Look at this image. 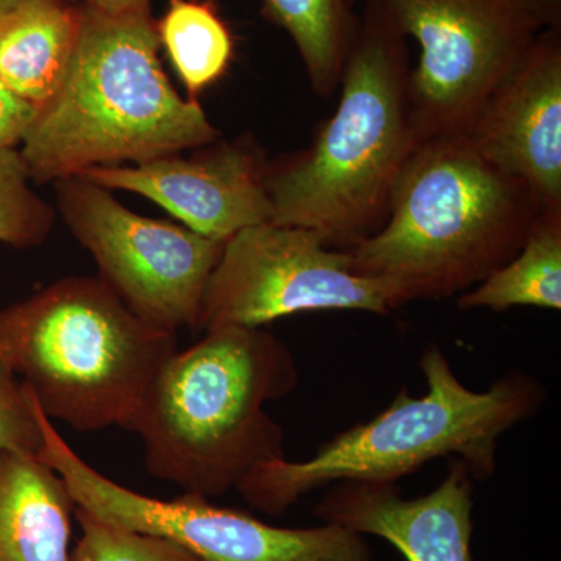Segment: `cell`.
<instances>
[{
  "label": "cell",
  "instance_id": "cell-1",
  "mask_svg": "<svg viewBox=\"0 0 561 561\" xmlns=\"http://www.w3.org/2000/svg\"><path fill=\"white\" fill-rule=\"evenodd\" d=\"M408 38L375 2L362 3L341 101L311 146L267 164L268 224L317 232L350 250L381 230L421 146L412 117Z\"/></svg>",
  "mask_w": 561,
  "mask_h": 561
},
{
  "label": "cell",
  "instance_id": "cell-2",
  "mask_svg": "<svg viewBox=\"0 0 561 561\" xmlns=\"http://www.w3.org/2000/svg\"><path fill=\"white\" fill-rule=\"evenodd\" d=\"M297 383L294 354L272 332L217 328L162 365L125 430L142 440L150 476L183 493L224 496L286 459L283 427L265 404Z\"/></svg>",
  "mask_w": 561,
  "mask_h": 561
},
{
  "label": "cell",
  "instance_id": "cell-3",
  "mask_svg": "<svg viewBox=\"0 0 561 561\" xmlns=\"http://www.w3.org/2000/svg\"><path fill=\"white\" fill-rule=\"evenodd\" d=\"M80 14L65 79L20 146L33 183L217 142L201 103L181 98L165 76L150 10L105 14L80 5Z\"/></svg>",
  "mask_w": 561,
  "mask_h": 561
},
{
  "label": "cell",
  "instance_id": "cell-4",
  "mask_svg": "<svg viewBox=\"0 0 561 561\" xmlns=\"http://www.w3.org/2000/svg\"><path fill=\"white\" fill-rule=\"evenodd\" d=\"M542 210L465 136L431 139L402 171L381 230L345 251L354 272L386 279L402 306L446 300L513 260Z\"/></svg>",
  "mask_w": 561,
  "mask_h": 561
},
{
  "label": "cell",
  "instance_id": "cell-5",
  "mask_svg": "<svg viewBox=\"0 0 561 561\" xmlns=\"http://www.w3.org/2000/svg\"><path fill=\"white\" fill-rule=\"evenodd\" d=\"M420 368L423 397L402 387L375 419L335 435L309 459L262 465L238 493L254 511L280 516L312 491L339 482L397 483L437 459H459L476 481L490 479L502 435L541 411L545 387L511 371L486 390H471L437 346L424 351Z\"/></svg>",
  "mask_w": 561,
  "mask_h": 561
},
{
  "label": "cell",
  "instance_id": "cell-6",
  "mask_svg": "<svg viewBox=\"0 0 561 561\" xmlns=\"http://www.w3.org/2000/svg\"><path fill=\"white\" fill-rule=\"evenodd\" d=\"M0 351L50 421L125 430L179 334L133 312L99 276H69L0 311Z\"/></svg>",
  "mask_w": 561,
  "mask_h": 561
},
{
  "label": "cell",
  "instance_id": "cell-7",
  "mask_svg": "<svg viewBox=\"0 0 561 561\" xmlns=\"http://www.w3.org/2000/svg\"><path fill=\"white\" fill-rule=\"evenodd\" d=\"M38 416L43 432L39 459L61 476L77 507L102 522L168 538L202 561L375 560L364 535L335 524L287 529L243 511L210 504L209 497L197 493H183L171 501L144 496L94 470L41 409Z\"/></svg>",
  "mask_w": 561,
  "mask_h": 561
},
{
  "label": "cell",
  "instance_id": "cell-8",
  "mask_svg": "<svg viewBox=\"0 0 561 561\" xmlns=\"http://www.w3.org/2000/svg\"><path fill=\"white\" fill-rule=\"evenodd\" d=\"M375 2L420 46L411 72L420 142L465 136L497 84L545 25L524 0H348Z\"/></svg>",
  "mask_w": 561,
  "mask_h": 561
},
{
  "label": "cell",
  "instance_id": "cell-9",
  "mask_svg": "<svg viewBox=\"0 0 561 561\" xmlns=\"http://www.w3.org/2000/svg\"><path fill=\"white\" fill-rule=\"evenodd\" d=\"M386 279L351 268L348 251L331 249L305 228L260 224L225 242L203 295L197 330L262 328L305 312L401 308Z\"/></svg>",
  "mask_w": 561,
  "mask_h": 561
},
{
  "label": "cell",
  "instance_id": "cell-10",
  "mask_svg": "<svg viewBox=\"0 0 561 561\" xmlns=\"http://www.w3.org/2000/svg\"><path fill=\"white\" fill-rule=\"evenodd\" d=\"M54 184L62 220L94 257L99 278L150 323L176 334L197 330L225 242L138 216L84 176Z\"/></svg>",
  "mask_w": 561,
  "mask_h": 561
},
{
  "label": "cell",
  "instance_id": "cell-11",
  "mask_svg": "<svg viewBox=\"0 0 561 561\" xmlns=\"http://www.w3.org/2000/svg\"><path fill=\"white\" fill-rule=\"evenodd\" d=\"M267 164L256 146L239 139L191 158L169 154L140 164L99 165L80 175L108 191L142 195L183 227L227 242L236 232L271 221Z\"/></svg>",
  "mask_w": 561,
  "mask_h": 561
},
{
  "label": "cell",
  "instance_id": "cell-12",
  "mask_svg": "<svg viewBox=\"0 0 561 561\" xmlns=\"http://www.w3.org/2000/svg\"><path fill=\"white\" fill-rule=\"evenodd\" d=\"M465 138L522 181L546 210H561V28H545L491 92Z\"/></svg>",
  "mask_w": 561,
  "mask_h": 561
},
{
  "label": "cell",
  "instance_id": "cell-13",
  "mask_svg": "<svg viewBox=\"0 0 561 561\" xmlns=\"http://www.w3.org/2000/svg\"><path fill=\"white\" fill-rule=\"evenodd\" d=\"M437 489L401 497L397 483L339 482L316 516L360 535L389 541L408 561H472V478L467 465L449 459Z\"/></svg>",
  "mask_w": 561,
  "mask_h": 561
},
{
  "label": "cell",
  "instance_id": "cell-14",
  "mask_svg": "<svg viewBox=\"0 0 561 561\" xmlns=\"http://www.w3.org/2000/svg\"><path fill=\"white\" fill-rule=\"evenodd\" d=\"M76 502L35 454L0 451V561H72Z\"/></svg>",
  "mask_w": 561,
  "mask_h": 561
},
{
  "label": "cell",
  "instance_id": "cell-15",
  "mask_svg": "<svg viewBox=\"0 0 561 561\" xmlns=\"http://www.w3.org/2000/svg\"><path fill=\"white\" fill-rule=\"evenodd\" d=\"M80 5L25 0L0 22V80L38 108L58 90L80 33Z\"/></svg>",
  "mask_w": 561,
  "mask_h": 561
},
{
  "label": "cell",
  "instance_id": "cell-16",
  "mask_svg": "<svg viewBox=\"0 0 561 561\" xmlns=\"http://www.w3.org/2000/svg\"><path fill=\"white\" fill-rule=\"evenodd\" d=\"M463 311L507 312L516 306L561 309V210H542L513 260L457 297Z\"/></svg>",
  "mask_w": 561,
  "mask_h": 561
},
{
  "label": "cell",
  "instance_id": "cell-17",
  "mask_svg": "<svg viewBox=\"0 0 561 561\" xmlns=\"http://www.w3.org/2000/svg\"><path fill=\"white\" fill-rule=\"evenodd\" d=\"M262 14L294 41L313 92L334 94L359 20L348 0H262Z\"/></svg>",
  "mask_w": 561,
  "mask_h": 561
},
{
  "label": "cell",
  "instance_id": "cell-18",
  "mask_svg": "<svg viewBox=\"0 0 561 561\" xmlns=\"http://www.w3.org/2000/svg\"><path fill=\"white\" fill-rule=\"evenodd\" d=\"M158 39L190 99L217 83L234 58V36L213 0H169Z\"/></svg>",
  "mask_w": 561,
  "mask_h": 561
},
{
  "label": "cell",
  "instance_id": "cell-19",
  "mask_svg": "<svg viewBox=\"0 0 561 561\" xmlns=\"http://www.w3.org/2000/svg\"><path fill=\"white\" fill-rule=\"evenodd\" d=\"M20 149L0 150V242L35 249L49 238L55 210L33 190Z\"/></svg>",
  "mask_w": 561,
  "mask_h": 561
},
{
  "label": "cell",
  "instance_id": "cell-20",
  "mask_svg": "<svg viewBox=\"0 0 561 561\" xmlns=\"http://www.w3.org/2000/svg\"><path fill=\"white\" fill-rule=\"evenodd\" d=\"M81 537L72 561H202L183 546L158 535L113 526L76 507Z\"/></svg>",
  "mask_w": 561,
  "mask_h": 561
},
{
  "label": "cell",
  "instance_id": "cell-21",
  "mask_svg": "<svg viewBox=\"0 0 561 561\" xmlns=\"http://www.w3.org/2000/svg\"><path fill=\"white\" fill-rule=\"evenodd\" d=\"M38 402L0 351V451L38 456L43 448Z\"/></svg>",
  "mask_w": 561,
  "mask_h": 561
},
{
  "label": "cell",
  "instance_id": "cell-22",
  "mask_svg": "<svg viewBox=\"0 0 561 561\" xmlns=\"http://www.w3.org/2000/svg\"><path fill=\"white\" fill-rule=\"evenodd\" d=\"M36 110L33 103L14 94L0 80V150L20 149Z\"/></svg>",
  "mask_w": 561,
  "mask_h": 561
},
{
  "label": "cell",
  "instance_id": "cell-23",
  "mask_svg": "<svg viewBox=\"0 0 561 561\" xmlns=\"http://www.w3.org/2000/svg\"><path fill=\"white\" fill-rule=\"evenodd\" d=\"M79 5L105 14L135 13L150 10L151 0H79Z\"/></svg>",
  "mask_w": 561,
  "mask_h": 561
},
{
  "label": "cell",
  "instance_id": "cell-24",
  "mask_svg": "<svg viewBox=\"0 0 561 561\" xmlns=\"http://www.w3.org/2000/svg\"><path fill=\"white\" fill-rule=\"evenodd\" d=\"M545 28H561V0H524Z\"/></svg>",
  "mask_w": 561,
  "mask_h": 561
},
{
  "label": "cell",
  "instance_id": "cell-25",
  "mask_svg": "<svg viewBox=\"0 0 561 561\" xmlns=\"http://www.w3.org/2000/svg\"><path fill=\"white\" fill-rule=\"evenodd\" d=\"M25 0H0V22L3 18L9 16L11 11L16 10Z\"/></svg>",
  "mask_w": 561,
  "mask_h": 561
}]
</instances>
